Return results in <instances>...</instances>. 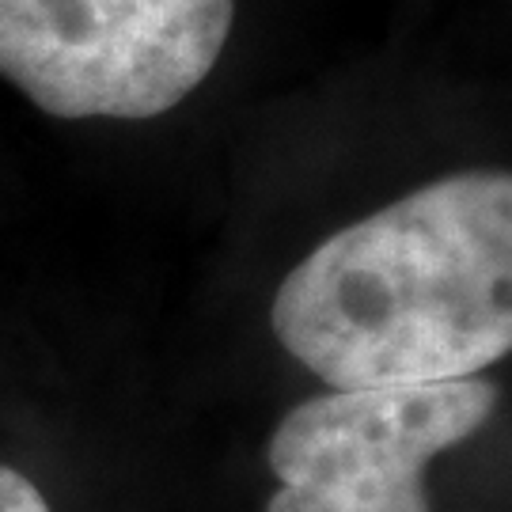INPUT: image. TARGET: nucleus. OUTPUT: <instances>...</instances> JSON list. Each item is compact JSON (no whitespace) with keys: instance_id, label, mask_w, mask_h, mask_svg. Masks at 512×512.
<instances>
[{"instance_id":"20e7f679","label":"nucleus","mask_w":512,"mask_h":512,"mask_svg":"<svg viewBox=\"0 0 512 512\" xmlns=\"http://www.w3.org/2000/svg\"><path fill=\"white\" fill-rule=\"evenodd\" d=\"M0 512H50V505L31 478L12 467H0Z\"/></svg>"},{"instance_id":"f03ea898","label":"nucleus","mask_w":512,"mask_h":512,"mask_svg":"<svg viewBox=\"0 0 512 512\" xmlns=\"http://www.w3.org/2000/svg\"><path fill=\"white\" fill-rule=\"evenodd\" d=\"M236 0H0V76L57 118H156L213 73Z\"/></svg>"},{"instance_id":"f257e3e1","label":"nucleus","mask_w":512,"mask_h":512,"mask_svg":"<svg viewBox=\"0 0 512 512\" xmlns=\"http://www.w3.org/2000/svg\"><path fill=\"white\" fill-rule=\"evenodd\" d=\"M274 334L334 391L463 380L512 346V179L463 171L319 243Z\"/></svg>"},{"instance_id":"7ed1b4c3","label":"nucleus","mask_w":512,"mask_h":512,"mask_svg":"<svg viewBox=\"0 0 512 512\" xmlns=\"http://www.w3.org/2000/svg\"><path fill=\"white\" fill-rule=\"evenodd\" d=\"M490 380L330 391L289 410L270 440L266 512H429L425 467L494 414Z\"/></svg>"}]
</instances>
